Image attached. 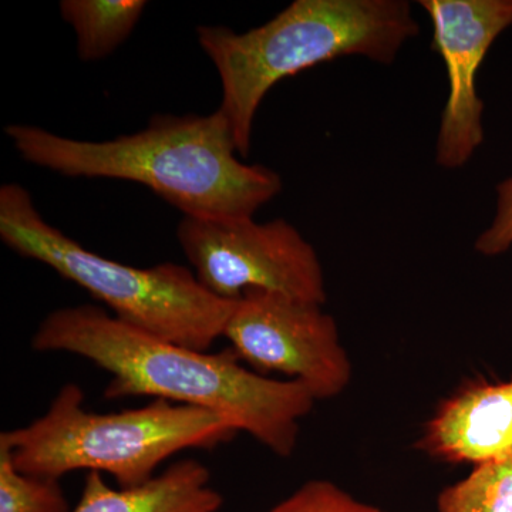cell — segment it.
Wrapping results in <instances>:
<instances>
[{
    "mask_svg": "<svg viewBox=\"0 0 512 512\" xmlns=\"http://www.w3.org/2000/svg\"><path fill=\"white\" fill-rule=\"evenodd\" d=\"M37 352L83 357L111 376L107 399L151 396L224 417L279 457H291L301 420L316 400L302 383L275 380L241 365L231 348L201 352L148 335L96 305L57 309L32 338Z\"/></svg>",
    "mask_w": 512,
    "mask_h": 512,
    "instance_id": "cell-1",
    "label": "cell"
},
{
    "mask_svg": "<svg viewBox=\"0 0 512 512\" xmlns=\"http://www.w3.org/2000/svg\"><path fill=\"white\" fill-rule=\"evenodd\" d=\"M5 133L36 167L67 178L144 185L184 217L254 218L284 187L276 171L239 160L221 110L208 116L158 114L144 130L107 141L74 140L26 124H12Z\"/></svg>",
    "mask_w": 512,
    "mask_h": 512,
    "instance_id": "cell-2",
    "label": "cell"
},
{
    "mask_svg": "<svg viewBox=\"0 0 512 512\" xmlns=\"http://www.w3.org/2000/svg\"><path fill=\"white\" fill-rule=\"evenodd\" d=\"M419 33L406 0H295L245 33L227 26L197 28L198 43L221 79L218 110L242 157L251 148L256 113L276 83L339 57L392 64Z\"/></svg>",
    "mask_w": 512,
    "mask_h": 512,
    "instance_id": "cell-3",
    "label": "cell"
},
{
    "mask_svg": "<svg viewBox=\"0 0 512 512\" xmlns=\"http://www.w3.org/2000/svg\"><path fill=\"white\" fill-rule=\"evenodd\" d=\"M83 404V390L67 383L42 417L2 431L0 446L20 473L59 480L72 471H96L110 474L120 488L137 487L174 454L214 448L238 433L217 413L168 400L106 414L87 412Z\"/></svg>",
    "mask_w": 512,
    "mask_h": 512,
    "instance_id": "cell-4",
    "label": "cell"
},
{
    "mask_svg": "<svg viewBox=\"0 0 512 512\" xmlns=\"http://www.w3.org/2000/svg\"><path fill=\"white\" fill-rule=\"evenodd\" d=\"M0 238L19 256L49 266L148 335L208 352L224 336L235 301L208 292L187 266L120 264L89 251L42 217L19 184L0 188Z\"/></svg>",
    "mask_w": 512,
    "mask_h": 512,
    "instance_id": "cell-5",
    "label": "cell"
},
{
    "mask_svg": "<svg viewBox=\"0 0 512 512\" xmlns=\"http://www.w3.org/2000/svg\"><path fill=\"white\" fill-rule=\"evenodd\" d=\"M177 239L198 282L224 301L251 289L325 305L318 252L288 221L183 217Z\"/></svg>",
    "mask_w": 512,
    "mask_h": 512,
    "instance_id": "cell-6",
    "label": "cell"
},
{
    "mask_svg": "<svg viewBox=\"0 0 512 512\" xmlns=\"http://www.w3.org/2000/svg\"><path fill=\"white\" fill-rule=\"evenodd\" d=\"M224 338L256 373L288 376L316 402L340 396L352 383L338 323L318 303L251 289L235 301Z\"/></svg>",
    "mask_w": 512,
    "mask_h": 512,
    "instance_id": "cell-7",
    "label": "cell"
},
{
    "mask_svg": "<svg viewBox=\"0 0 512 512\" xmlns=\"http://www.w3.org/2000/svg\"><path fill=\"white\" fill-rule=\"evenodd\" d=\"M419 5L433 25L431 49L443 60L448 79L436 163L458 170L484 143L477 74L495 40L512 28V0H420Z\"/></svg>",
    "mask_w": 512,
    "mask_h": 512,
    "instance_id": "cell-8",
    "label": "cell"
},
{
    "mask_svg": "<svg viewBox=\"0 0 512 512\" xmlns=\"http://www.w3.org/2000/svg\"><path fill=\"white\" fill-rule=\"evenodd\" d=\"M416 447L447 464L512 458V379L471 383L437 407Z\"/></svg>",
    "mask_w": 512,
    "mask_h": 512,
    "instance_id": "cell-9",
    "label": "cell"
},
{
    "mask_svg": "<svg viewBox=\"0 0 512 512\" xmlns=\"http://www.w3.org/2000/svg\"><path fill=\"white\" fill-rule=\"evenodd\" d=\"M210 483V470L195 458L174 463L147 483L120 490L92 471L72 512H218L224 498Z\"/></svg>",
    "mask_w": 512,
    "mask_h": 512,
    "instance_id": "cell-10",
    "label": "cell"
},
{
    "mask_svg": "<svg viewBox=\"0 0 512 512\" xmlns=\"http://www.w3.org/2000/svg\"><path fill=\"white\" fill-rule=\"evenodd\" d=\"M144 0H63L60 15L77 39V55L96 62L116 52L140 22Z\"/></svg>",
    "mask_w": 512,
    "mask_h": 512,
    "instance_id": "cell-11",
    "label": "cell"
},
{
    "mask_svg": "<svg viewBox=\"0 0 512 512\" xmlns=\"http://www.w3.org/2000/svg\"><path fill=\"white\" fill-rule=\"evenodd\" d=\"M437 512H512V458L474 466L441 491Z\"/></svg>",
    "mask_w": 512,
    "mask_h": 512,
    "instance_id": "cell-12",
    "label": "cell"
},
{
    "mask_svg": "<svg viewBox=\"0 0 512 512\" xmlns=\"http://www.w3.org/2000/svg\"><path fill=\"white\" fill-rule=\"evenodd\" d=\"M0 512H72L59 480L20 473L0 446Z\"/></svg>",
    "mask_w": 512,
    "mask_h": 512,
    "instance_id": "cell-13",
    "label": "cell"
},
{
    "mask_svg": "<svg viewBox=\"0 0 512 512\" xmlns=\"http://www.w3.org/2000/svg\"><path fill=\"white\" fill-rule=\"evenodd\" d=\"M264 512H386L362 501L330 483L312 480L292 495Z\"/></svg>",
    "mask_w": 512,
    "mask_h": 512,
    "instance_id": "cell-14",
    "label": "cell"
},
{
    "mask_svg": "<svg viewBox=\"0 0 512 512\" xmlns=\"http://www.w3.org/2000/svg\"><path fill=\"white\" fill-rule=\"evenodd\" d=\"M512 248V175L495 187V210L490 225L478 235L474 249L494 258Z\"/></svg>",
    "mask_w": 512,
    "mask_h": 512,
    "instance_id": "cell-15",
    "label": "cell"
}]
</instances>
